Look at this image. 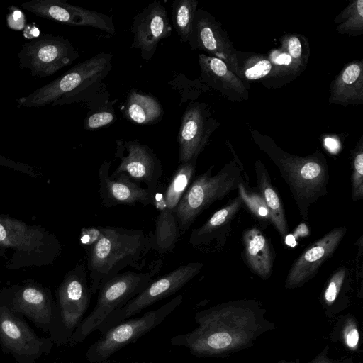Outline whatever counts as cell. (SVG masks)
Instances as JSON below:
<instances>
[{"instance_id":"f546056e","label":"cell","mask_w":363,"mask_h":363,"mask_svg":"<svg viewBox=\"0 0 363 363\" xmlns=\"http://www.w3.org/2000/svg\"><path fill=\"white\" fill-rule=\"evenodd\" d=\"M351 155L352 157V199L354 201H357L363 199V135L351 150Z\"/></svg>"},{"instance_id":"484cf974","label":"cell","mask_w":363,"mask_h":363,"mask_svg":"<svg viewBox=\"0 0 363 363\" xmlns=\"http://www.w3.org/2000/svg\"><path fill=\"white\" fill-rule=\"evenodd\" d=\"M124 114L126 118L138 125L157 123L163 116V108L152 96L131 90L126 99Z\"/></svg>"},{"instance_id":"83f0119b","label":"cell","mask_w":363,"mask_h":363,"mask_svg":"<svg viewBox=\"0 0 363 363\" xmlns=\"http://www.w3.org/2000/svg\"><path fill=\"white\" fill-rule=\"evenodd\" d=\"M335 30L343 35L356 37L363 34V0L350 1L334 19Z\"/></svg>"},{"instance_id":"3957f363","label":"cell","mask_w":363,"mask_h":363,"mask_svg":"<svg viewBox=\"0 0 363 363\" xmlns=\"http://www.w3.org/2000/svg\"><path fill=\"white\" fill-rule=\"evenodd\" d=\"M250 133L255 143L278 168L301 216L308 220L310 206L328 193L329 167L324 154L317 149L306 156L291 155L269 135L255 129L251 130Z\"/></svg>"},{"instance_id":"d590c367","label":"cell","mask_w":363,"mask_h":363,"mask_svg":"<svg viewBox=\"0 0 363 363\" xmlns=\"http://www.w3.org/2000/svg\"><path fill=\"white\" fill-rule=\"evenodd\" d=\"M11 17L13 20L18 21L23 17V14L20 11L16 10L12 13Z\"/></svg>"},{"instance_id":"ffe728a7","label":"cell","mask_w":363,"mask_h":363,"mask_svg":"<svg viewBox=\"0 0 363 363\" xmlns=\"http://www.w3.org/2000/svg\"><path fill=\"white\" fill-rule=\"evenodd\" d=\"M91 295L84 268L79 267L67 280L60 291V313L67 330H75L79 326L89 306Z\"/></svg>"},{"instance_id":"f1b7e54d","label":"cell","mask_w":363,"mask_h":363,"mask_svg":"<svg viewBox=\"0 0 363 363\" xmlns=\"http://www.w3.org/2000/svg\"><path fill=\"white\" fill-rule=\"evenodd\" d=\"M197 9L196 0H176L172 4L173 25L183 43L188 42Z\"/></svg>"},{"instance_id":"5b68a950","label":"cell","mask_w":363,"mask_h":363,"mask_svg":"<svg viewBox=\"0 0 363 363\" xmlns=\"http://www.w3.org/2000/svg\"><path fill=\"white\" fill-rule=\"evenodd\" d=\"M162 265L161 259H153L145 269L118 273L106 281L98 291L94 308L72 335L71 345L84 341L107 316L143 291L158 277Z\"/></svg>"},{"instance_id":"277c9868","label":"cell","mask_w":363,"mask_h":363,"mask_svg":"<svg viewBox=\"0 0 363 363\" xmlns=\"http://www.w3.org/2000/svg\"><path fill=\"white\" fill-rule=\"evenodd\" d=\"M113 55L99 53L78 63L63 75L28 96L16 100L18 106L39 107L72 103L94 94L112 68Z\"/></svg>"},{"instance_id":"8d00e7d4","label":"cell","mask_w":363,"mask_h":363,"mask_svg":"<svg viewBox=\"0 0 363 363\" xmlns=\"http://www.w3.org/2000/svg\"><path fill=\"white\" fill-rule=\"evenodd\" d=\"M6 233L4 228L0 224V241L4 240L6 238Z\"/></svg>"},{"instance_id":"ac0fdd59","label":"cell","mask_w":363,"mask_h":363,"mask_svg":"<svg viewBox=\"0 0 363 363\" xmlns=\"http://www.w3.org/2000/svg\"><path fill=\"white\" fill-rule=\"evenodd\" d=\"M243 202L239 195L216 211L202 225L191 230L189 244L205 253L216 252L225 245L231 224Z\"/></svg>"},{"instance_id":"7c38bea8","label":"cell","mask_w":363,"mask_h":363,"mask_svg":"<svg viewBox=\"0 0 363 363\" xmlns=\"http://www.w3.org/2000/svg\"><path fill=\"white\" fill-rule=\"evenodd\" d=\"M219 125L211 116L207 104L190 103L184 112L177 135L179 164L197 161Z\"/></svg>"},{"instance_id":"9a60e30c","label":"cell","mask_w":363,"mask_h":363,"mask_svg":"<svg viewBox=\"0 0 363 363\" xmlns=\"http://www.w3.org/2000/svg\"><path fill=\"white\" fill-rule=\"evenodd\" d=\"M187 43L192 50L218 58L232 69L237 50L226 30L208 11L197 9Z\"/></svg>"},{"instance_id":"52a82bcc","label":"cell","mask_w":363,"mask_h":363,"mask_svg":"<svg viewBox=\"0 0 363 363\" xmlns=\"http://www.w3.org/2000/svg\"><path fill=\"white\" fill-rule=\"evenodd\" d=\"M196 161L180 163L162 193L154 196L153 206L158 210L155 228L150 231L152 250L160 254L174 251L181 237L177 217V206L193 181Z\"/></svg>"},{"instance_id":"d6a6232c","label":"cell","mask_w":363,"mask_h":363,"mask_svg":"<svg viewBox=\"0 0 363 363\" xmlns=\"http://www.w3.org/2000/svg\"><path fill=\"white\" fill-rule=\"evenodd\" d=\"M347 277V269L343 266L332 274L323 291V303L326 306H330L335 302L346 281Z\"/></svg>"},{"instance_id":"44dd1931","label":"cell","mask_w":363,"mask_h":363,"mask_svg":"<svg viewBox=\"0 0 363 363\" xmlns=\"http://www.w3.org/2000/svg\"><path fill=\"white\" fill-rule=\"evenodd\" d=\"M330 104L343 106L363 104V60L347 63L331 82Z\"/></svg>"},{"instance_id":"e575fe53","label":"cell","mask_w":363,"mask_h":363,"mask_svg":"<svg viewBox=\"0 0 363 363\" xmlns=\"http://www.w3.org/2000/svg\"><path fill=\"white\" fill-rule=\"evenodd\" d=\"M312 363H335V362H333L330 361V359H328L326 358L325 355L323 356V352L321 356H319L318 357H317V358Z\"/></svg>"},{"instance_id":"f35d334b","label":"cell","mask_w":363,"mask_h":363,"mask_svg":"<svg viewBox=\"0 0 363 363\" xmlns=\"http://www.w3.org/2000/svg\"><path fill=\"white\" fill-rule=\"evenodd\" d=\"M132 363H149V362H132Z\"/></svg>"},{"instance_id":"1f68e13d","label":"cell","mask_w":363,"mask_h":363,"mask_svg":"<svg viewBox=\"0 0 363 363\" xmlns=\"http://www.w3.org/2000/svg\"><path fill=\"white\" fill-rule=\"evenodd\" d=\"M116 119L113 108L110 104L89 113L84 121V128L94 130L114 123Z\"/></svg>"},{"instance_id":"5bb4252c","label":"cell","mask_w":363,"mask_h":363,"mask_svg":"<svg viewBox=\"0 0 363 363\" xmlns=\"http://www.w3.org/2000/svg\"><path fill=\"white\" fill-rule=\"evenodd\" d=\"M130 31L133 43L130 47L140 49L142 58L150 60L160 41L172 33L167 10L160 1H154L136 14Z\"/></svg>"},{"instance_id":"4fadbf2b","label":"cell","mask_w":363,"mask_h":363,"mask_svg":"<svg viewBox=\"0 0 363 363\" xmlns=\"http://www.w3.org/2000/svg\"><path fill=\"white\" fill-rule=\"evenodd\" d=\"M21 7L44 18L69 25L93 27L111 35L116 33L112 17L64 1L33 0L21 4Z\"/></svg>"},{"instance_id":"cb8c5ba5","label":"cell","mask_w":363,"mask_h":363,"mask_svg":"<svg viewBox=\"0 0 363 363\" xmlns=\"http://www.w3.org/2000/svg\"><path fill=\"white\" fill-rule=\"evenodd\" d=\"M255 169L259 194L263 198L269 211L271 223L276 228L282 241H284L289 233V226L284 204L272 184L269 172L262 162L257 160Z\"/></svg>"},{"instance_id":"d6986e66","label":"cell","mask_w":363,"mask_h":363,"mask_svg":"<svg viewBox=\"0 0 363 363\" xmlns=\"http://www.w3.org/2000/svg\"><path fill=\"white\" fill-rule=\"evenodd\" d=\"M198 62L201 70L198 79L202 84L218 91L230 102L249 99V84L238 77L223 61L200 53Z\"/></svg>"},{"instance_id":"8992f818","label":"cell","mask_w":363,"mask_h":363,"mask_svg":"<svg viewBox=\"0 0 363 363\" xmlns=\"http://www.w3.org/2000/svg\"><path fill=\"white\" fill-rule=\"evenodd\" d=\"M226 143L234 160L226 163L216 174H212L214 165H211L194 178L177 206V217L181 236L204 210L238 189L240 183L244 181L241 162L228 140Z\"/></svg>"},{"instance_id":"6da1fadb","label":"cell","mask_w":363,"mask_h":363,"mask_svg":"<svg viewBox=\"0 0 363 363\" xmlns=\"http://www.w3.org/2000/svg\"><path fill=\"white\" fill-rule=\"evenodd\" d=\"M266 310L255 300L231 301L201 311L195 315L199 326L171 338L175 346L188 348L198 357H220L253 345L274 325Z\"/></svg>"},{"instance_id":"ba28073f","label":"cell","mask_w":363,"mask_h":363,"mask_svg":"<svg viewBox=\"0 0 363 363\" xmlns=\"http://www.w3.org/2000/svg\"><path fill=\"white\" fill-rule=\"evenodd\" d=\"M183 298V295L179 294L154 311L140 317L125 320L108 329L90 345L86 354L87 361L101 363L108 360L119 350L160 325L182 303Z\"/></svg>"},{"instance_id":"9c48e42d","label":"cell","mask_w":363,"mask_h":363,"mask_svg":"<svg viewBox=\"0 0 363 363\" xmlns=\"http://www.w3.org/2000/svg\"><path fill=\"white\" fill-rule=\"evenodd\" d=\"M203 266V263L201 262H189L180 265L160 277H157L125 305L107 316L96 330L103 334L155 303L174 294L196 277Z\"/></svg>"},{"instance_id":"836d02e7","label":"cell","mask_w":363,"mask_h":363,"mask_svg":"<svg viewBox=\"0 0 363 363\" xmlns=\"http://www.w3.org/2000/svg\"><path fill=\"white\" fill-rule=\"evenodd\" d=\"M359 335L358 330L354 326H350L349 330L345 334V340L347 346L350 348H354L359 342Z\"/></svg>"},{"instance_id":"4316f807","label":"cell","mask_w":363,"mask_h":363,"mask_svg":"<svg viewBox=\"0 0 363 363\" xmlns=\"http://www.w3.org/2000/svg\"><path fill=\"white\" fill-rule=\"evenodd\" d=\"M16 308L38 323H49L51 319V309L45 295L35 288L23 291Z\"/></svg>"},{"instance_id":"e0dca14e","label":"cell","mask_w":363,"mask_h":363,"mask_svg":"<svg viewBox=\"0 0 363 363\" xmlns=\"http://www.w3.org/2000/svg\"><path fill=\"white\" fill-rule=\"evenodd\" d=\"M111 164V162L105 160L98 171L99 193L103 206H135L137 203L146 206L153 204L154 194L141 187L126 174L111 177L109 174Z\"/></svg>"},{"instance_id":"30bf717a","label":"cell","mask_w":363,"mask_h":363,"mask_svg":"<svg viewBox=\"0 0 363 363\" xmlns=\"http://www.w3.org/2000/svg\"><path fill=\"white\" fill-rule=\"evenodd\" d=\"M18 56L22 69L42 78L71 65L79 53L67 39L46 34L26 43Z\"/></svg>"},{"instance_id":"74e56055","label":"cell","mask_w":363,"mask_h":363,"mask_svg":"<svg viewBox=\"0 0 363 363\" xmlns=\"http://www.w3.org/2000/svg\"><path fill=\"white\" fill-rule=\"evenodd\" d=\"M101 363H110V362H108V360H106V361L103 362H101Z\"/></svg>"},{"instance_id":"d4e9b609","label":"cell","mask_w":363,"mask_h":363,"mask_svg":"<svg viewBox=\"0 0 363 363\" xmlns=\"http://www.w3.org/2000/svg\"><path fill=\"white\" fill-rule=\"evenodd\" d=\"M242 80L259 81L264 86L274 73V65L267 55L236 50L231 69Z\"/></svg>"},{"instance_id":"7a4b0ae2","label":"cell","mask_w":363,"mask_h":363,"mask_svg":"<svg viewBox=\"0 0 363 363\" xmlns=\"http://www.w3.org/2000/svg\"><path fill=\"white\" fill-rule=\"evenodd\" d=\"M97 238L87 247L91 294L126 267L142 270L152 250L150 233L141 229L96 226Z\"/></svg>"},{"instance_id":"8fae6325","label":"cell","mask_w":363,"mask_h":363,"mask_svg":"<svg viewBox=\"0 0 363 363\" xmlns=\"http://www.w3.org/2000/svg\"><path fill=\"white\" fill-rule=\"evenodd\" d=\"M117 141L126 154L116 145L115 157L120 159V164L111 176L125 173L135 182L146 184V189L155 196L160 189L162 177L160 160L150 147L138 140Z\"/></svg>"},{"instance_id":"7402d4cb","label":"cell","mask_w":363,"mask_h":363,"mask_svg":"<svg viewBox=\"0 0 363 363\" xmlns=\"http://www.w3.org/2000/svg\"><path fill=\"white\" fill-rule=\"evenodd\" d=\"M0 339L13 352L21 355L38 352L42 341L22 320L7 308H0Z\"/></svg>"},{"instance_id":"2e32d148","label":"cell","mask_w":363,"mask_h":363,"mask_svg":"<svg viewBox=\"0 0 363 363\" xmlns=\"http://www.w3.org/2000/svg\"><path fill=\"white\" fill-rule=\"evenodd\" d=\"M347 230L345 226L335 228L308 246L290 268L286 288L301 287L311 279L320 266L333 255Z\"/></svg>"},{"instance_id":"4dcf8cb0","label":"cell","mask_w":363,"mask_h":363,"mask_svg":"<svg viewBox=\"0 0 363 363\" xmlns=\"http://www.w3.org/2000/svg\"><path fill=\"white\" fill-rule=\"evenodd\" d=\"M238 195L255 217L262 221L271 222V216L262 196L246 189L244 181L238 187Z\"/></svg>"},{"instance_id":"603a6c76","label":"cell","mask_w":363,"mask_h":363,"mask_svg":"<svg viewBox=\"0 0 363 363\" xmlns=\"http://www.w3.org/2000/svg\"><path fill=\"white\" fill-rule=\"evenodd\" d=\"M244 259L249 269L263 279L272 272L275 252L271 242L256 227L246 229L242 233Z\"/></svg>"}]
</instances>
